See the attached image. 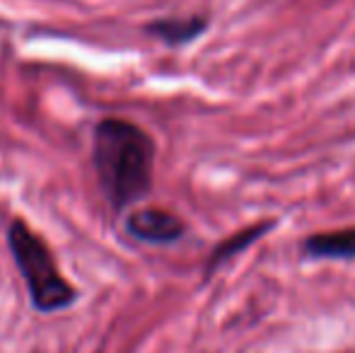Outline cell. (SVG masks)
<instances>
[{"label":"cell","instance_id":"6da1fadb","mask_svg":"<svg viewBox=\"0 0 355 353\" xmlns=\"http://www.w3.org/2000/svg\"><path fill=\"white\" fill-rule=\"evenodd\" d=\"M153 165V138L136 123L107 119L94 128V167L114 208L128 206L150 191Z\"/></svg>","mask_w":355,"mask_h":353},{"label":"cell","instance_id":"7a4b0ae2","mask_svg":"<svg viewBox=\"0 0 355 353\" xmlns=\"http://www.w3.org/2000/svg\"><path fill=\"white\" fill-rule=\"evenodd\" d=\"M10 252L15 257L19 273H22L32 302L42 312H56L75 302V291L66 283V278L58 273L49 255L46 245L24 225L22 221H15L8 232Z\"/></svg>","mask_w":355,"mask_h":353},{"label":"cell","instance_id":"3957f363","mask_svg":"<svg viewBox=\"0 0 355 353\" xmlns=\"http://www.w3.org/2000/svg\"><path fill=\"white\" fill-rule=\"evenodd\" d=\"M128 232L143 242L169 245V242H177L187 232V227L169 211H162V208H141V211H136L128 218Z\"/></svg>","mask_w":355,"mask_h":353},{"label":"cell","instance_id":"277c9868","mask_svg":"<svg viewBox=\"0 0 355 353\" xmlns=\"http://www.w3.org/2000/svg\"><path fill=\"white\" fill-rule=\"evenodd\" d=\"M302 252L314 259H355V227L309 235Z\"/></svg>","mask_w":355,"mask_h":353},{"label":"cell","instance_id":"5b68a950","mask_svg":"<svg viewBox=\"0 0 355 353\" xmlns=\"http://www.w3.org/2000/svg\"><path fill=\"white\" fill-rule=\"evenodd\" d=\"M208 29L206 17H169V19H157V22L148 24V32L153 37L162 39L169 46H182L193 39H198Z\"/></svg>","mask_w":355,"mask_h":353},{"label":"cell","instance_id":"8992f818","mask_svg":"<svg viewBox=\"0 0 355 353\" xmlns=\"http://www.w3.org/2000/svg\"><path fill=\"white\" fill-rule=\"evenodd\" d=\"M273 227H276V221H266V223H254V225L244 227L242 232H237V235L227 237V240H223L218 247L213 250L211 259H208V266H206V273H213L215 268L220 264H225L227 259H232L234 255H239V252H244L247 247H252L257 240H261L266 232H271Z\"/></svg>","mask_w":355,"mask_h":353}]
</instances>
